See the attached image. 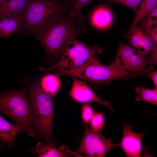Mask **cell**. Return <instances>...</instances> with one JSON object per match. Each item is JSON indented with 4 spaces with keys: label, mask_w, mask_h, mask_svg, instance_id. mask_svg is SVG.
Returning a JSON list of instances; mask_svg holds the SVG:
<instances>
[{
    "label": "cell",
    "mask_w": 157,
    "mask_h": 157,
    "mask_svg": "<svg viewBox=\"0 0 157 157\" xmlns=\"http://www.w3.org/2000/svg\"><path fill=\"white\" fill-rule=\"evenodd\" d=\"M86 17L81 15L63 16L34 35L42 46L49 60H59L70 43L86 29Z\"/></svg>",
    "instance_id": "1"
},
{
    "label": "cell",
    "mask_w": 157,
    "mask_h": 157,
    "mask_svg": "<svg viewBox=\"0 0 157 157\" xmlns=\"http://www.w3.org/2000/svg\"><path fill=\"white\" fill-rule=\"evenodd\" d=\"M71 8L65 0H28L22 15L21 35H34L44 30Z\"/></svg>",
    "instance_id": "2"
},
{
    "label": "cell",
    "mask_w": 157,
    "mask_h": 157,
    "mask_svg": "<svg viewBox=\"0 0 157 157\" xmlns=\"http://www.w3.org/2000/svg\"><path fill=\"white\" fill-rule=\"evenodd\" d=\"M25 83L29 89L33 119L39 138L44 140L46 144L56 145L57 141L54 138L52 132L54 97L42 89L37 78L26 81Z\"/></svg>",
    "instance_id": "3"
},
{
    "label": "cell",
    "mask_w": 157,
    "mask_h": 157,
    "mask_svg": "<svg viewBox=\"0 0 157 157\" xmlns=\"http://www.w3.org/2000/svg\"><path fill=\"white\" fill-rule=\"evenodd\" d=\"M0 112L13 119L29 136L39 138L25 90L0 93Z\"/></svg>",
    "instance_id": "4"
},
{
    "label": "cell",
    "mask_w": 157,
    "mask_h": 157,
    "mask_svg": "<svg viewBox=\"0 0 157 157\" xmlns=\"http://www.w3.org/2000/svg\"><path fill=\"white\" fill-rule=\"evenodd\" d=\"M54 72L60 76H68L83 79L93 84L107 85L115 80L125 79L143 76V74L123 70L113 62L106 65L98 58L82 67L68 69L57 68Z\"/></svg>",
    "instance_id": "5"
},
{
    "label": "cell",
    "mask_w": 157,
    "mask_h": 157,
    "mask_svg": "<svg viewBox=\"0 0 157 157\" xmlns=\"http://www.w3.org/2000/svg\"><path fill=\"white\" fill-rule=\"evenodd\" d=\"M102 53V50L99 46H89L75 39L55 65L47 67H40L39 69L46 72L57 68L68 69L79 68L93 62L98 58L96 55Z\"/></svg>",
    "instance_id": "6"
},
{
    "label": "cell",
    "mask_w": 157,
    "mask_h": 157,
    "mask_svg": "<svg viewBox=\"0 0 157 157\" xmlns=\"http://www.w3.org/2000/svg\"><path fill=\"white\" fill-rule=\"evenodd\" d=\"M84 127V136L78 149L74 152L76 156L82 154L86 157H104L110 149L117 146L116 144L112 143V138H106L102 132L93 130L86 124Z\"/></svg>",
    "instance_id": "7"
},
{
    "label": "cell",
    "mask_w": 157,
    "mask_h": 157,
    "mask_svg": "<svg viewBox=\"0 0 157 157\" xmlns=\"http://www.w3.org/2000/svg\"><path fill=\"white\" fill-rule=\"evenodd\" d=\"M112 62L124 71L147 76L151 72L147 68L145 57L138 53L130 46L121 42L119 43L116 56Z\"/></svg>",
    "instance_id": "8"
},
{
    "label": "cell",
    "mask_w": 157,
    "mask_h": 157,
    "mask_svg": "<svg viewBox=\"0 0 157 157\" xmlns=\"http://www.w3.org/2000/svg\"><path fill=\"white\" fill-rule=\"evenodd\" d=\"M133 127L131 124H124L123 136L120 142L116 144L117 146L121 148L127 157H141L142 140L144 133H135L133 131Z\"/></svg>",
    "instance_id": "9"
},
{
    "label": "cell",
    "mask_w": 157,
    "mask_h": 157,
    "mask_svg": "<svg viewBox=\"0 0 157 157\" xmlns=\"http://www.w3.org/2000/svg\"><path fill=\"white\" fill-rule=\"evenodd\" d=\"M73 83L69 95L74 100L79 103L96 102L102 104L113 111L114 110L109 101L104 100L99 97L85 83L78 78L72 77Z\"/></svg>",
    "instance_id": "10"
},
{
    "label": "cell",
    "mask_w": 157,
    "mask_h": 157,
    "mask_svg": "<svg viewBox=\"0 0 157 157\" xmlns=\"http://www.w3.org/2000/svg\"><path fill=\"white\" fill-rule=\"evenodd\" d=\"M20 132L25 133L20 127L10 123L0 114V141L3 146L9 149L15 147V136Z\"/></svg>",
    "instance_id": "11"
},
{
    "label": "cell",
    "mask_w": 157,
    "mask_h": 157,
    "mask_svg": "<svg viewBox=\"0 0 157 157\" xmlns=\"http://www.w3.org/2000/svg\"><path fill=\"white\" fill-rule=\"evenodd\" d=\"M28 0H4L0 3V20L22 16Z\"/></svg>",
    "instance_id": "12"
},
{
    "label": "cell",
    "mask_w": 157,
    "mask_h": 157,
    "mask_svg": "<svg viewBox=\"0 0 157 157\" xmlns=\"http://www.w3.org/2000/svg\"><path fill=\"white\" fill-rule=\"evenodd\" d=\"M113 16L110 9L106 6L102 5L94 12L92 17L93 24L99 28L109 26L112 22Z\"/></svg>",
    "instance_id": "13"
},
{
    "label": "cell",
    "mask_w": 157,
    "mask_h": 157,
    "mask_svg": "<svg viewBox=\"0 0 157 157\" xmlns=\"http://www.w3.org/2000/svg\"><path fill=\"white\" fill-rule=\"evenodd\" d=\"M22 16L9 17L0 20V37L6 38L20 30Z\"/></svg>",
    "instance_id": "14"
},
{
    "label": "cell",
    "mask_w": 157,
    "mask_h": 157,
    "mask_svg": "<svg viewBox=\"0 0 157 157\" xmlns=\"http://www.w3.org/2000/svg\"><path fill=\"white\" fill-rule=\"evenodd\" d=\"M33 153H35L39 157H69L67 153L57 148L55 145L46 144L43 145L41 142H38L35 147L30 149Z\"/></svg>",
    "instance_id": "15"
},
{
    "label": "cell",
    "mask_w": 157,
    "mask_h": 157,
    "mask_svg": "<svg viewBox=\"0 0 157 157\" xmlns=\"http://www.w3.org/2000/svg\"><path fill=\"white\" fill-rule=\"evenodd\" d=\"M59 76L56 74H47L41 78L39 85L45 92L54 97L61 88Z\"/></svg>",
    "instance_id": "16"
},
{
    "label": "cell",
    "mask_w": 157,
    "mask_h": 157,
    "mask_svg": "<svg viewBox=\"0 0 157 157\" xmlns=\"http://www.w3.org/2000/svg\"><path fill=\"white\" fill-rule=\"evenodd\" d=\"M157 0H142L131 27L136 26L157 7Z\"/></svg>",
    "instance_id": "17"
},
{
    "label": "cell",
    "mask_w": 157,
    "mask_h": 157,
    "mask_svg": "<svg viewBox=\"0 0 157 157\" xmlns=\"http://www.w3.org/2000/svg\"><path fill=\"white\" fill-rule=\"evenodd\" d=\"M137 95L135 97L136 101H145L157 106V87L148 89L144 87L137 86L135 88Z\"/></svg>",
    "instance_id": "18"
},
{
    "label": "cell",
    "mask_w": 157,
    "mask_h": 157,
    "mask_svg": "<svg viewBox=\"0 0 157 157\" xmlns=\"http://www.w3.org/2000/svg\"><path fill=\"white\" fill-rule=\"evenodd\" d=\"M144 33L141 28L135 26L130 27L126 35L130 44L137 53L141 49Z\"/></svg>",
    "instance_id": "19"
},
{
    "label": "cell",
    "mask_w": 157,
    "mask_h": 157,
    "mask_svg": "<svg viewBox=\"0 0 157 157\" xmlns=\"http://www.w3.org/2000/svg\"><path fill=\"white\" fill-rule=\"evenodd\" d=\"M156 49L157 43L155 42L145 32L141 49L137 53L145 57L149 53Z\"/></svg>",
    "instance_id": "20"
},
{
    "label": "cell",
    "mask_w": 157,
    "mask_h": 157,
    "mask_svg": "<svg viewBox=\"0 0 157 157\" xmlns=\"http://www.w3.org/2000/svg\"><path fill=\"white\" fill-rule=\"evenodd\" d=\"M144 19L142 24V28L144 32L157 28V7Z\"/></svg>",
    "instance_id": "21"
},
{
    "label": "cell",
    "mask_w": 157,
    "mask_h": 157,
    "mask_svg": "<svg viewBox=\"0 0 157 157\" xmlns=\"http://www.w3.org/2000/svg\"><path fill=\"white\" fill-rule=\"evenodd\" d=\"M104 121V115L103 112L94 114L90 122L91 129L96 131L102 132Z\"/></svg>",
    "instance_id": "22"
},
{
    "label": "cell",
    "mask_w": 157,
    "mask_h": 157,
    "mask_svg": "<svg viewBox=\"0 0 157 157\" xmlns=\"http://www.w3.org/2000/svg\"><path fill=\"white\" fill-rule=\"evenodd\" d=\"M142 0H104L109 4L119 3L124 5L133 10L135 15L136 14L138 9V7Z\"/></svg>",
    "instance_id": "23"
},
{
    "label": "cell",
    "mask_w": 157,
    "mask_h": 157,
    "mask_svg": "<svg viewBox=\"0 0 157 157\" xmlns=\"http://www.w3.org/2000/svg\"><path fill=\"white\" fill-rule=\"evenodd\" d=\"M92 0H74L72 3V8L68 15L71 16L81 15V10Z\"/></svg>",
    "instance_id": "24"
},
{
    "label": "cell",
    "mask_w": 157,
    "mask_h": 157,
    "mask_svg": "<svg viewBox=\"0 0 157 157\" xmlns=\"http://www.w3.org/2000/svg\"><path fill=\"white\" fill-rule=\"evenodd\" d=\"M94 114V110L89 104L86 103L83 105L81 108V117L85 124L87 125L90 122Z\"/></svg>",
    "instance_id": "25"
},
{
    "label": "cell",
    "mask_w": 157,
    "mask_h": 157,
    "mask_svg": "<svg viewBox=\"0 0 157 157\" xmlns=\"http://www.w3.org/2000/svg\"><path fill=\"white\" fill-rule=\"evenodd\" d=\"M144 32L155 42L157 43V28L146 31Z\"/></svg>",
    "instance_id": "26"
},
{
    "label": "cell",
    "mask_w": 157,
    "mask_h": 157,
    "mask_svg": "<svg viewBox=\"0 0 157 157\" xmlns=\"http://www.w3.org/2000/svg\"><path fill=\"white\" fill-rule=\"evenodd\" d=\"M148 76L150 77L153 81L155 87H157V71L150 72Z\"/></svg>",
    "instance_id": "27"
},
{
    "label": "cell",
    "mask_w": 157,
    "mask_h": 157,
    "mask_svg": "<svg viewBox=\"0 0 157 157\" xmlns=\"http://www.w3.org/2000/svg\"><path fill=\"white\" fill-rule=\"evenodd\" d=\"M68 5L72 8V3L74 0H65Z\"/></svg>",
    "instance_id": "28"
},
{
    "label": "cell",
    "mask_w": 157,
    "mask_h": 157,
    "mask_svg": "<svg viewBox=\"0 0 157 157\" xmlns=\"http://www.w3.org/2000/svg\"><path fill=\"white\" fill-rule=\"evenodd\" d=\"M4 0H0V3L3 1Z\"/></svg>",
    "instance_id": "29"
}]
</instances>
